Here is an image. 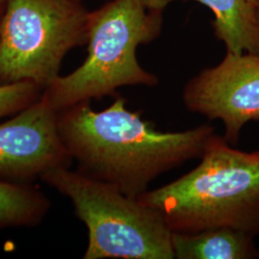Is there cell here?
Listing matches in <instances>:
<instances>
[{
    "mask_svg": "<svg viewBox=\"0 0 259 259\" xmlns=\"http://www.w3.org/2000/svg\"><path fill=\"white\" fill-rule=\"evenodd\" d=\"M59 131L80 172L139 198L152 182L186 161L201 158L215 129L208 124L183 132H160L130 111L117 97L104 111L91 101L79 103L59 115Z\"/></svg>",
    "mask_w": 259,
    "mask_h": 259,
    "instance_id": "6da1fadb",
    "label": "cell"
},
{
    "mask_svg": "<svg viewBox=\"0 0 259 259\" xmlns=\"http://www.w3.org/2000/svg\"><path fill=\"white\" fill-rule=\"evenodd\" d=\"M172 232L232 228L259 234V156L232 148L217 134L190 172L139 196Z\"/></svg>",
    "mask_w": 259,
    "mask_h": 259,
    "instance_id": "7a4b0ae2",
    "label": "cell"
},
{
    "mask_svg": "<svg viewBox=\"0 0 259 259\" xmlns=\"http://www.w3.org/2000/svg\"><path fill=\"white\" fill-rule=\"evenodd\" d=\"M171 1L111 0L90 13L85 61L70 74L59 76L41 98L59 112L113 95L122 87H156L157 75L139 65L137 49L160 36Z\"/></svg>",
    "mask_w": 259,
    "mask_h": 259,
    "instance_id": "3957f363",
    "label": "cell"
},
{
    "mask_svg": "<svg viewBox=\"0 0 259 259\" xmlns=\"http://www.w3.org/2000/svg\"><path fill=\"white\" fill-rule=\"evenodd\" d=\"M40 179L71 200L87 226L83 258H175L172 232L163 217L138 198L66 166L47 171Z\"/></svg>",
    "mask_w": 259,
    "mask_h": 259,
    "instance_id": "277c9868",
    "label": "cell"
},
{
    "mask_svg": "<svg viewBox=\"0 0 259 259\" xmlns=\"http://www.w3.org/2000/svg\"><path fill=\"white\" fill-rule=\"evenodd\" d=\"M0 80L47 88L68 51L88 42L90 12L78 0H5Z\"/></svg>",
    "mask_w": 259,
    "mask_h": 259,
    "instance_id": "5b68a950",
    "label": "cell"
},
{
    "mask_svg": "<svg viewBox=\"0 0 259 259\" xmlns=\"http://www.w3.org/2000/svg\"><path fill=\"white\" fill-rule=\"evenodd\" d=\"M183 101L187 111L222 121L224 138L236 145L245 124L259 120V56L227 53L186 83Z\"/></svg>",
    "mask_w": 259,
    "mask_h": 259,
    "instance_id": "8992f818",
    "label": "cell"
},
{
    "mask_svg": "<svg viewBox=\"0 0 259 259\" xmlns=\"http://www.w3.org/2000/svg\"><path fill=\"white\" fill-rule=\"evenodd\" d=\"M71 158L60 135L58 111L42 98L0 124V177H40L67 167Z\"/></svg>",
    "mask_w": 259,
    "mask_h": 259,
    "instance_id": "52a82bcc",
    "label": "cell"
},
{
    "mask_svg": "<svg viewBox=\"0 0 259 259\" xmlns=\"http://www.w3.org/2000/svg\"><path fill=\"white\" fill-rule=\"evenodd\" d=\"M254 235L232 228L194 233L172 232L177 259H250L259 257Z\"/></svg>",
    "mask_w": 259,
    "mask_h": 259,
    "instance_id": "ba28073f",
    "label": "cell"
},
{
    "mask_svg": "<svg viewBox=\"0 0 259 259\" xmlns=\"http://www.w3.org/2000/svg\"><path fill=\"white\" fill-rule=\"evenodd\" d=\"M211 10L215 37L231 54L259 56V19L249 0H192Z\"/></svg>",
    "mask_w": 259,
    "mask_h": 259,
    "instance_id": "9c48e42d",
    "label": "cell"
},
{
    "mask_svg": "<svg viewBox=\"0 0 259 259\" xmlns=\"http://www.w3.org/2000/svg\"><path fill=\"white\" fill-rule=\"evenodd\" d=\"M47 208L45 197L37 191L0 180V228L36 224Z\"/></svg>",
    "mask_w": 259,
    "mask_h": 259,
    "instance_id": "30bf717a",
    "label": "cell"
},
{
    "mask_svg": "<svg viewBox=\"0 0 259 259\" xmlns=\"http://www.w3.org/2000/svg\"><path fill=\"white\" fill-rule=\"evenodd\" d=\"M37 88V84L29 81L0 85V118L28 107L35 97Z\"/></svg>",
    "mask_w": 259,
    "mask_h": 259,
    "instance_id": "8fae6325",
    "label": "cell"
},
{
    "mask_svg": "<svg viewBox=\"0 0 259 259\" xmlns=\"http://www.w3.org/2000/svg\"><path fill=\"white\" fill-rule=\"evenodd\" d=\"M254 7H255V11H256V15H257V18L259 19V1H257L255 4H254Z\"/></svg>",
    "mask_w": 259,
    "mask_h": 259,
    "instance_id": "7c38bea8",
    "label": "cell"
},
{
    "mask_svg": "<svg viewBox=\"0 0 259 259\" xmlns=\"http://www.w3.org/2000/svg\"><path fill=\"white\" fill-rule=\"evenodd\" d=\"M4 2H5V0H0V9L4 7Z\"/></svg>",
    "mask_w": 259,
    "mask_h": 259,
    "instance_id": "4fadbf2b",
    "label": "cell"
},
{
    "mask_svg": "<svg viewBox=\"0 0 259 259\" xmlns=\"http://www.w3.org/2000/svg\"><path fill=\"white\" fill-rule=\"evenodd\" d=\"M249 1H250V3H252V4L254 5V4H255L257 1H259V0H249Z\"/></svg>",
    "mask_w": 259,
    "mask_h": 259,
    "instance_id": "5bb4252c",
    "label": "cell"
},
{
    "mask_svg": "<svg viewBox=\"0 0 259 259\" xmlns=\"http://www.w3.org/2000/svg\"><path fill=\"white\" fill-rule=\"evenodd\" d=\"M256 154H257V155L259 156V150L258 151H256Z\"/></svg>",
    "mask_w": 259,
    "mask_h": 259,
    "instance_id": "9a60e30c",
    "label": "cell"
},
{
    "mask_svg": "<svg viewBox=\"0 0 259 259\" xmlns=\"http://www.w3.org/2000/svg\"><path fill=\"white\" fill-rule=\"evenodd\" d=\"M78 1H81V2H82V1H83V0H78Z\"/></svg>",
    "mask_w": 259,
    "mask_h": 259,
    "instance_id": "2e32d148",
    "label": "cell"
}]
</instances>
